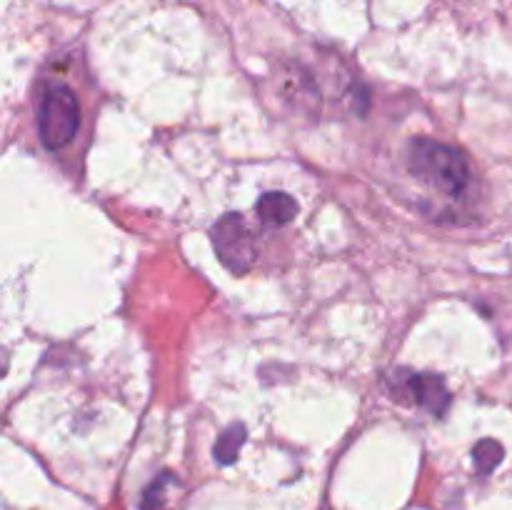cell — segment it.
Masks as SVG:
<instances>
[{"label":"cell","instance_id":"obj_5","mask_svg":"<svg viewBox=\"0 0 512 510\" xmlns=\"http://www.w3.org/2000/svg\"><path fill=\"white\" fill-rule=\"evenodd\" d=\"M255 210H258V218L265 228H280L298 215V203H295L293 195L270 190V193L260 195Z\"/></svg>","mask_w":512,"mask_h":510},{"label":"cell","instance_id":"obj_7","mask_svg":"<svg viewBox=\"0 0 512 510\" xmlns=\"http://www.w3.org/2000/svg\"><path fill=\"white\" fill-rule=\"evenodd\" d=\"M473 460L480 475H490L495 468H498L500 460H503V445L493 438L480 440V443L473 448Z\"/></svg>","mask_w":512,"mask_h":510},{"label":"cell","instance_id":"obj_2","mask_svg":"<svg viewBox=\"0 0 512 510\" xmlns=\"http://www.w3.org/2000/svg\"><path fill=\"white\" fill-rule=\"evenodd\" d=\"M80 128V105L73 88L53 83L43 90L38 108V135L48 150H60Z\"/></svg>","mask_w":512,"mask_h":510},{"label":"cell","instance_id":"obj_3","mask_svg":"<svg viewBox=\"0 0 512 510\" xmlns=\"http://www.w3.org/2000/svg\"><path fill=\"white\" fill-rule=\"evenodd\" d=\"M210 240L218 253L220 263L235 275L248 273L258 258V245H255L253 230L248 228L245 218L240 213H228L213 225Z\"/></svg>","mask_w":512,"mask_h":510},{"label":"cell","instance_id":"obj_8","mask_svg":"<svg viewBox=\"0 0 512 510\" xmlns=\"http://www.w3.org/2000/svg\"><path fill=\"white\" fill-rule=\"evenodd\" d=\"M168 480H173V478H170V473H163L158 480H155L153 485H150L148 490H145L143 503H140V510H155V508H158V503L163 500V490H165V483H168Z\"/></svg>","mask_w":512,"mask_h":510},{"label":"cell","instance_id":"obj_6","mask_svg":"<svg viewBox=\"0 0 512 510\" xmlns=\"http://www.w3.org/2000/svg\"><path fill=\"white\" fill-rule=\"evenodd\" d=\"M245 438H248V430H245L243 423H233L230 428H225L223 433H220L218 443H215V460H218L220 465H233L240 448H243Z\"/></svg>","mask_w":512,"mask_h":510},{"label":"cell","instance_id":"obj_1","mask_svg":"<svg viewBox=\"0 0 512 510\" xmlns=\"http://www.w3.org/2000/svg\"><path fill=\"white\" fill-rule=\"evenodd\" d=\"M408 165L415 178L450 198H460L470 185V165L465 155L453 145L438 140H410Z\"/></svg>","mask_w":512,"mask_h":510},{"label":"cell","instance_id":"obj_4","mask_svg":"<svg viewBox=\"0 0 512 510\" xmlns=\"http://www.w3.org/2000/svg\"><path fill=\"white\" fill-rule=\"evenodd\" d=\"M405 393L415 400L423 410L433 413L435 418L448 410L450 405V390L440 375L433 373H413L403 380Z\"/></svg>","mask_w":512,"mask_h":510}]
</instances>
